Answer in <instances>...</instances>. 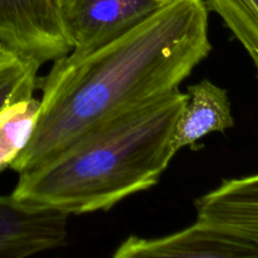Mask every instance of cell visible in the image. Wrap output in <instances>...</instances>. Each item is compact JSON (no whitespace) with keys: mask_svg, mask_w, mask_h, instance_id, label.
Instances as JSON below:
<instances>
[{"mask_svg":"<svg viewBox=\"0 0 258 258\" xmlns=\"http://www.w3.org/2000/svg\"><path fill=\"white\" fill-rule=\"evenodd\" d=\"M211 50L206 0H165L113 42L53 60L38 82L34 130L10 169L29 170L102 121L176 90Z\"/></svg>","mask_w":258,"mask_h":258,"instance_id":"1","label":"cell"},{"mask_svg":"<svg viewBox=\"0 0 258 258\" xmlns=\"http://www.w3.org/2000/svg\"><path fill=\"white\" fill-rule=\"evenodd\" d=\"M185 102L176 88L102 121L20 173L12 196L71 216L108 211L153 188L176 154L173 136Z\"/></svg>","mask_w":258,"mask_h":258,"instance_id":"2","label":"cell"},{"mask_svg":"<svg viewBox=\"0 0 258 258\" xmlns=\"http://www.w3.org/2000/svg\"><path fill=\"white\" fill-rule=\"evenodd\" d=\"M165 0H60L59 17L71 54L85 55L130 32Z\"/></svg>","mask_w":258,"mask_h":258,"instance_id":"3","label":"cell"},{"mask_svg":"<svg viewBox=\"0 0 258 258\" xmlns=\"http://www.w3.org/2000/svg\"><path fill=\"white\" fill-rule=\"evenodd\" d=\"M0 42L40 66L71 52L58 0H0Z\"/></svg>","mask_w":258,"mask_h":258,"instance_id":"4","label":"cell"},{"mask_svg":"<svg viewBox=\"0 0 258 258\" xmlns=\"http://www.w3.org/2000/svg\"><path fill=\"white\" fill-rule=\"evenodd\" d=\"M115 258H248L258 248L211 224L197 221L188 228L155 238L130 236L121 242Z\"/></svg>","mask_w":258,"mask_h":258,"instance_id":"5","label":"cell"},{"mask_svg":"<svg viewBox=\"0 0 258 258\" xmlns=\"http://www.w3.org/2000/svg\"><path fill=\"white\" fill-rule=\"evenodd\" d=\"M70 216L0 196V258H25L67 243Z\"/></svg>","mask_w":258,"mask_h":258,"instance_id":"6","label":"cell"},{"mask_svg":"<svg viewBox=\"0 0 258 258\" xmlns=\"http://www.w3.org/2000/svg\"><path fill=\"white\" fill-rule=\"evenodd\" d=\"M197 221L211 224L258 248V174L226 179L194 202Z\"/></svg>","mask_w":258,"mask_h":258,"instance_id":"7","label":"cell"},{"mask_svg":"<svg viewBox=\"0 0 258 258\" xmlns=\"http://www.w3.org/2000/svg\"><path fill=\"white\" fill-rule=\"evenodd\" d=\"M233 126L228 92L212 81L202 80L186 91V102L174 131V151L178 153L209 134L224 133Z\"/></svg>","mask_w":258,"mask_h":258,"instance_id":"8","label":"cell"},{"mask_svg":"<svg viewBox=\"0 0 258 258\" xmlns=\"http://www.w3.org/2000/svg\"><path fill=\"white\" fill-rule=\"evenodd\" d=\"M39 100L34 96L8 105L0 111V173L10 168L34 130Z\"/></svg>","mask_w":258,"mask_h":258,"instance_id":"9","label":"cell"},{"mask_svg":"<svg viewBox=\"0 0 258 258\" xmlns=\"http://www.w3.org/2000/svg\"><path fill=\"white\" fill-rule=\"evenodd\" d=\"M40 64L0 42V111L19 100L33 97Z\"/></svg>","mask_w":258,"mask_h":258,"instance_id":"10","label":"cell"},{"mask_svg":"<svg viewBox=\"0 0 258 258\" xmlns=\"http://www.w3.org/2000/svg\"><path fill=\"white\" fill-rule=\"evenodd\" d=\"M251 57L258 77V0H206Z\"/></svg>","mask_w":258,"mask_h":258,"instance_id":"11","label":"cell"},{"mask_svg":"<svg viewBox=\"0 0 258 258\" xmlns=\"http://www.w3.org/2000/svg\"><path fill=\"white\" fill-rule=\"evenodd\" d=\"M58 2H60V0H58Z\"/></svg>","mask_w":258,"mask_h":258,"instance_id":"12","label":"cell"}]
</instances>
